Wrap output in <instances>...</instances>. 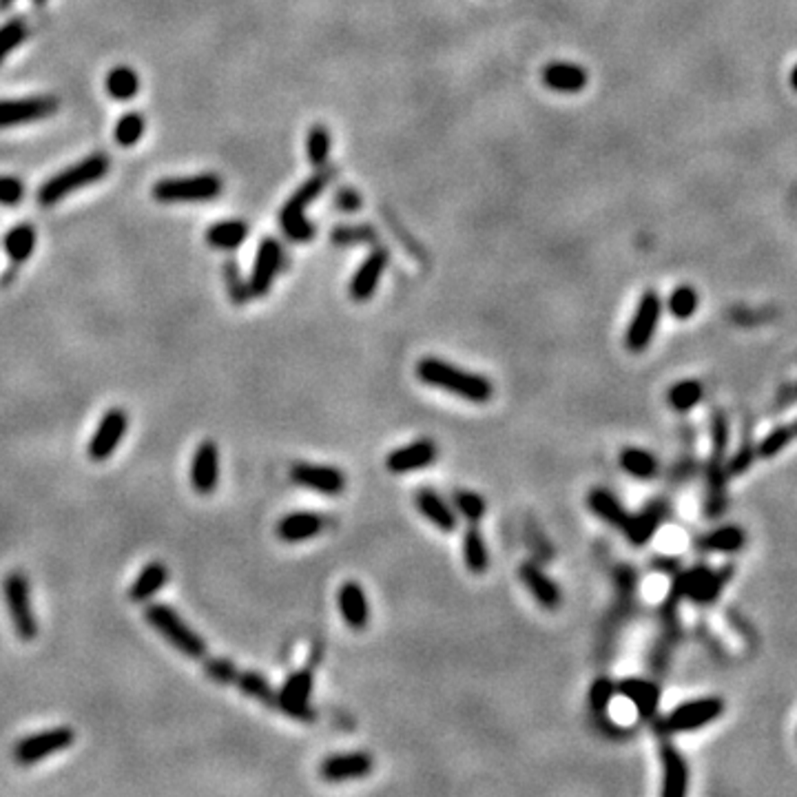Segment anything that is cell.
Returning a JSON list of instances; mask_svg holds the SVG:
<instances>
[{
	"label": "cell",
	"instance_id": "1",
	"mask_svg": "<svg viewBox=\"0 0 797 797\" xmlns=\"http://www.w3.org/2000/svg\"><path fill=\"white\" fill-rule=\"evenodd\" d=\"M416 377L421 383L448 392L469 403H487L495 395V386L487 377L436 357H424L416 363Z\"/></svg>",
	"mask_w": 797,
	"mask_h": 797
},
{
	"label": "cell",
	"instance_id": "2",
	"mask_svg": "<svg viewBox=\"0 0 797 797\" xmlns=\"http://www.w3.org/2000/svg\"><path fill=\"white\" fill-rule=\"evenodd\" d=\"M145 618L151 627L158 631V634H162L187 658L199 661V658L206 656V643L202 640V635L188 627L182 620V616L175 614L171 607L153 602V605H149L145 609Z\"/></svg>",
	"mask_w": 797,
	"mask_h": 797
},
{
	"label": "cell",
	"instance_id": "3",
	"mask_svg": "<svg viewBox=\"0 0 797 797\" xmlns=\"http://www.w3.org/2000/svg\"><path fill=\"white\" fill-rule=\"evenodd\" d=\"M332 175H335V171L332 169L312 175L302 188H297L295 196L284 204L282 213H279V224H282L284 232H286L291 240L295 241L312 240V235H315V226L306 220L303 211H306V206L312 202V199L328 187Z\"/></svg>",
	"mask_w": 797,
	"mask_h": 797
},
{
	"label": "cell",
	"instance_id": "4",
	"mask_svg": "<svg viewBox=\"0 0 797 797\" xmlns=\"http://www.w3.org/2000/svg\"><path fill=\"white\" fill-rule=\"evenodd\" d=\"M109 173V160L104 155H92V158L83 160L71 169L63 171L56 178H51L49 182L42 184L38 199H40L42 206H51V204L65 199L69 193L78 191V188L87 187V184L98 182L104 175Z\"/></svg>",
	"mask_w": 797,
	"mask_h": 797
},
{
	"label": "cell",
	"instance_id": "5",
	"mask_svg": "<svg viewBox=\"0 0 797 797\" xmlns=\"http://www.w3.org/2000/svg\"><path fill=\"white\" fill-rule=\"evenodd\" d=\"M733 565H724L723 569L714 572L706 565H697L694 569L676 574L671 582V591H676L680 598H691L697 605H711L720 594L724 585L733 578Z\"/></svg>",
	"mask_w": 797,
	"mask_h": 797
},
{
	"label": "cell",
	"instance_id": "6",
	"mask_svg": "<svg viewBox=\"0 0 797 797\" xmlns=\"http://www.w3.org/2000/svg\"><path fill=\"white\" fill-rule=\"evenodd\" d=\"M4 591V602H7L9 618H12L13 629H16L18 638L31 643L38 635V620L36 614L31 609L30 600V581L22 572H12L7 574L3 582Z\"/></svg>",
	"mask_w": 797,
	"mask_h": 797
},
{
	"label": "cell",
	"instance_id": "7",
	"mask_svg": "<svg viewBox=\"0 0 797 797\" xmlns=\"http://www.w3.org/2000/svg\"><path fill=\"white\" fill-rule=\"evenodd\" d=\"M724 714V700L718 696L697 697L678 705L661 723L664 733H691L700 731Z\"/></svg>",
	"mask_w": 797,
	"mask_h": 797
},
{
	"label": "cell",
	"instance_id": "8",
	"mask_svg": "<svg viewBox=\"0 0 797 797\" xmlns=\"http://www.w3.org/2000/svg\"><path fill=\"white\" fill-rule=\"evenodd\" d=\"M222 180L217 175H196V178H169L160 180L153 187V197L158 202H206L220 196Z\"/></svg>",
	"mask_w": 797,
	"mask_h": 797
},
{
	"label": "cell",
	"instance_id": "9",
	"mask_svg": "<svg viewBox=\"0 0 797 797\" xmlns=\"http://www.w3.org/2000/svg\"><path fill=\"white\" fill-rule=\"evenodd\" d=\"M74 742L75 733L66 727L40 731V733L27 735L21 742H16V747H13V760L21 764V766H31V764L54 756V753L65 751Z\"/></svg>",
	"mask_w": 797,
	"mask_h": 797
},
{
	"label": "cell",
	"instance_id": "10",
	"mask_svg": "<svg viewBox=\"0 0 797 797\" xmlns=\"http://www.w3.org/2000/svg\"><path fill=\"white\" fill-rule=\"evenodd\" d=\"M661 312H662V299L656 291H647L640 297L638 308H635L634 317L629 321L627 337H625V344L631 353H643L653 339V332H656L658 324H661Z\"/></svg>",
	"mask_w": 797,
	"mask_h": 797
},
{
	"label": "cell",
	"instance_id": "11",
	"mask_svg": "<svg viewBox=\"0 0 797 797\" xmlns=\"http://www.w3.org/2000/svg\"><path fill=\"white\" fill-rule=\"evenodd\" d=\"M127 430H129V415L122 407H111L109 412H104L87 445L89 459L92 461H107L118 450L120 441L125 439Z\"/></svg>",
	"mask_w": 797,
	"mask_h": 797
},
{
	"label": "cell",
	"instance_id": "12",
	"mask_svg": "<svg viewBox=\"0 0 797 797\" xmlns=\"http://www.w3.org/2000/svg\"><path fill=\"white\" fill-rule=\"evenodd\" d=\"M312 694V673L311 669H299L291 673L277 691V709L295 720H312L315 709L311 706Z\"/></svg>",
	"mask_w": 797,
	"mask_h": 797
},
{
	"label": "cell",
	"instance_id": "13",
	"mask_svg": "<svg viewBox=\"0 0 797 797\" xmlns=\"http://www.w3.org/2000/svg\"><path fill=\"white\" fill-rule=\"evenodd\" d=\"M291 481L326 496H337L346 490V474L332 465L295 463L291 468Z\"/></svg>",
	"mask_w": 797,
	"mask_h": 797
},
{
	"label": "cell",
	"instance_id": "14",
	"mask_svg": "<svg viewBox=\"0 0 797 797\" xmlns=\"http://www.w3.org/2000/svg\"><path fill=\"white\" fill-rule=\"evenodd\" d=\"M56 111H58V98L51 96L3 100L0 102V129L42 120V118L54 116Z\"/></svg>",
	"mask_w": 797,
	"mask_h": 797
},
{
	"label": "cell",
	"instance_id": "15",
	"mask_svg": "<svg viewBox=\"0 0 797 797\" xmlns=\"http://www.w3.org/2000/svg\"><path fill=\"white\" fill-rule=\"evenodd\" d=\"M191 486L199 495H213L220 486V450L215 441H202L193 452Z\"/></svg>",
	"mask_w": 797,
	"mask_h": 797
},
{
	"label": "cell",
	"instance_id": "16",
	"mask_svg": "<svg viewBox=\"0 0 797 797\" xmlns=\"http://www.w3.org/2000/svg\"><path fill=\"white\" fill-rule=\"evenodd\" d=\"M436 457H439V448H436L434 441L419 439L392 450V452L386 457V468L390 469L392 474L416 472V469L430 468V465L436 461Z\"/></svg>",
	"mask_w": 797,
	"mask_h": 797
},
{
	"label": "cell",
	"instance_id": "17",
	"mask_svg": "<svg viewBox=\"0 0 797 797\" xmlns=\"http://www.w3.org/2000/svg\"><path fill=\"white\" fill-rule=\"evenodd\" d=\"M282 259H284V253H282V246H279V241L273 240V237H266L262 244H259L258 259H255L253 275H250V282H249L250 295L262 297L270 291L275 275H277L279 268H282Z\"/></svg>",
	"mask_w": 797,
	"mask_h": 797
},
{
	"label": "cell",
	"instance_id": "18",
	"mask_svg": "<svg viewBox=\"0 0 797 797\" xmlns=\"http://www.w3.org/2000/svg\"><path fill=\"white\" fill-rule=\"evenodd\" d=\"M370 771H372V758L363 751L335 753V756L326 758L320 766L321 777L328 782L357 780V777L368 775Z\"/></svg>",
	"mask_w": 797,
	"mask_h": 797
},
{
	"label": "cell",
	"instance_id": "19",
	"mask_svg": "<svg viewBox=\"0 0 797 797\" xmlns=\"http://www.w3.org/2000/svg\"><path fill=\"white\" fill-rule=\"evenodd\" d=\"M337 607H339L341 618H344V623L350 629H365V625L370 620V605L363 587L357 581H348L339 587V591H337Z\"/></svg>",
	"mask_w": 797,
	"mask_h": 797
},
{
	"label": "cell",
	"instance_id": "20",
	"mask_svg": "<svg viewBox=\"0 0 797 797\" xmlns=\"http://www.w3.org/2000/svg\"><path fill=\"white\" fill-rule=\"evenodd\" d=\"M388 250L386 249H374L372 253L365 258V262L359 266V270L355 273L353 282H350V297L355 302H365L377 293L379 282H381V275L388 266Z\"/></svg>",
	"mask_w": 797,
	"mask_h": 797
},
{
	"label": "cell",
	"instance_id": "21",
	"mask_svg": "<svg viewBox=\"0 0 797 797\" xmlns=\"http://www.w3.org/2000/svg\"><path fill=\"white\" fill-rule=\"evenodd\" d=\"M416 510L421 512L425 521H430L436 530H441L443 534H450V531L457 530L459 523V514L439 492L430 490V487H424V490L416 492Z\"/></svg>",
	"mask_w": 797,
	"mask_h": 797
},
{
	"label": "cell",
	"instance_id": "22",
	"mask_svg": "<svg viewBox=\"0 0 797 797\" xmlns=\"http://www.w3.org/2000/svg\"><path fill=\"white\" fill-rule=\"evenodd\" d=\"M519 576L523 581V585L528 587L531 596L539 600V605L543 609H558L563 602V594L558 590L556 582L543 572L536 563H523L519 569Z\"/></svg>",
	"mask_w": 797,
	"mask_h": 797
},
{
	"label": "cell",
	"instance_id": "23",
	"mask_svg": "<svg viewBox=\"0 0 797 797\" xmlns=\"http://www.w3.org/2000/svg\"><path fill=\"white\" fill-rule=\"evenodd\" d=\"M321 530H324V519L315 512H291L279 519L275 534L284 543H303L320 536Z\"/></svg>",
	"mask_w": 797,
	"mask_h": 797
},
{
	"label": "cell",
	"instance_id": "24",
	"mask_svg": "<svg viewBox=\"0 0 797 797\" xmlns=\"http://www.w3.org/2000/svg\"><path fill=\"white\" fill-rule=\"evenodd\" d=\"M662 795L664 797H685L689 789V768L685 758L671 744H662Z\"/></svg>",
	"mask_w": 797,
	"mask_h": 797
},
{
	"label": "cell",
	"instance_id": "25",
	"mask_svg": "<svg viewBox=\"0 0 797 797\" xmlns=\"http://www.w3.org/2000/svg\"><path fill=\"white\" fill-rule=\"evenodd\" d=\"M667 516V505L664 503H652L649 507H644L638 514H629L625 521L623 531L627 536L631 545H644L652 540V536L656 534L661 523Z\"/></svg>",
	"mask_w": 797,
	"mask_h": 797
},
{
	"label": "cell",
	"instance_id": "26",
	"mask_svg": "<svg viewBox=\"0 0 797 797\" xmlns=\"http://www.w3.org/2000/svg\"><path fill=\"white\" fill-rule=\"evenodd\" d=\"M616 694L634 702V706L643 718H652L656 714L658 705H661V687L643 680V678H625L616 685Z\"/></svg>",
	"mask_w": 797,
	"mask_h": 797
},
{
	"label": "cell",
	"instance_id": "27",
	"mask_svg": "<svg viewBox=\"0 0 797 797\" xmlns=\"http://www.w3.org/2000/svg\"><path fill=\"white\" fill-rule=\"evenodd\" d=\"M543 83L556 93H578L587 87L590 75L578 65L552 63L543 69Z\"/></svg>",
	"mask_w": 797,
	"mask_h": 797
},
{
	"label": "cell",
	"instance_id": "28",
	"mask_svg": "<svg viewBox=\"0 0 797 797\" xmlns=\"http://www.w3.org/2000/svg\"><path fill=\"white\" fill-rule=\"evenodd\" d=\"M727 459L711 457L706 468V516L715 519L727 505Z\"/></svg>",
	"mask_w": 797,
	"mask_h": 797
},
{
	"label": "cell",
	"instance_id": "29",
	"mask_svg": "<svg viewBox=\"0 0 797 797\" xmlns=\"http://www.w3.org/2000/svg\"><path fill=\"white\" fill-rule=\"evenodd\" d=\"M587 507L591 510V514H596L598 519L605 521L611 528L623 530L625 521H627L629 512L625 510L623 503L614 496V492L605 490V487H596L587 495Z\"/></svg>",
	"mask_w": 797,
	"mask_h": 797
},
{
	"label": "cell",
	"instance_id": "30",
	"mask_svg": "<svg viewBox=\"0 0 797 797\" xmlns=\"http://www.w3.org/2000/svg\"><path fill=\"white\" fill-rule=\"evenodd\" d=\"M747 545V534L738 525H723V528L706 531L700 540H697V547L702 552H714V554H738L740 549Z\"/></svg>",
	"mask_w": 797,
	"mask_h": 797
},
{
	"label": "cell",
	"instance_id": "31",
	"mask_svg": "<svg viewBox=\"0 0 797 797\" xmlns=\"http://www.w3.org/2000/svg\"><path fill=\"white\" fill-rule=\"evenodd\" d=\"M166 581H169V569H166V565L160 561L149 563L140 574H137V578L129 587V598L133 602L151 600V598L158 594V591L166 585Z\"/></svg>",
	"mask_w": 797,
	"mask_h": 797
},
{
	"label": "cell",
	"instance_id": "32",
	"mask_svg": "<svg viewBox=\"0 0 797 797\" xmlns=\"http://www.w3.org/2000/svg\"><path fill=\"white\" fill-rule=\"evenodd\" d=\"M463 561L472 574H486L490 567V552L478 525L469 523L463 536Z\"/></svg>",
	"mask_w": 797,
	"mask_h": 797
},
{
	"label": "cell",
	"instance_id": "33",
	"mask_svg": "<svg viewBox=\"0 0 797 797\" xmlns=\"http://www.w3.org/2000/svg\"><path fill=\"white\" fill-rule=\"evenodd\" d=\"M620 468L638 481H649L658 474V459L649 450L625 448L618 457Z\"/></svg>",
	"mask_w": 797,
	"mask_h": 797
},
{
	"label": "cell",
	"instance_id": "34",
	"mask_svg": "<svg viewBox=\"0 0 797 797\" xmlns=\"http://www.w3.org/2000/svg\"><path fill=\"white\" fill-rule=\"evenodd\" d=\"M705 397V388L696 379H685V381H678L669 388L667 392V403L669 407H673L676 412H691L697 403Z\"/></svg>",
	"mask_w": 797,
	"mask_h": 797
},
{
	"label": "cell",
	"instance_id": "35",
	"mask_svg": "<svg viewBox=\"0 0 797 797\" xmlns=\"http://www.w3.org/2000/svg\"><path fill=\"white\" fill-rule=\"evenodd\" d=\"M249 235V226L240 220H229V222H220V224L211 226L206 232V241L215 249H237L241 241L246 240Z\"/></svg>",
	"mask_w": 797,
	"mask_h": 797
},
{
	"label": "cell",
	"instance_id": "36",
	"mask_svg": "<svg viewBox=\"0 0 797 797\" xmlns=\"http://www.w3.org/2000/svg\"><path fill=\"white\" fill-rule=\"evenodd\" d=\"M235 685L240 687L241 694L255 697V700L264 702L268 706H277V691H273L270 682L264 676H259L258 671H240Z\"/></svg>",
	"mask_w": 797,
	"mask_h": 797
},
{
	"label": "cell",
	"instance_id": "37",
	"mask_svg": "<svg viewBox=\"0 0 797 797\" xmlns=\"http://www.w3.org/2000/svg\"><path fill=\"white\" fill-rule=\"evenodd\" d=\"M137 89H140V80H137L136 71L129 69V66H116V69L109 71L107 92L111 98L129 100L136 96Z\"/></svg>",
	"mask_w": 797,
	"mask_h": 797
},
{
	"label": "cell",
	"instance_id": "38",
	"mask_svg": "<svg viewBox=\"0 0 797 797\" xmlns=\"http://www.w3.org/2000/svg\"><path fill=\"white\" fill-rule=\"evenodd\" d=\"M33 244H36V232H33L31 226L22 224L16 226L7 237H4V249H7V255L12 258V262L21 264L25 262L27 258L31 255Z\"/></svg>",
	"mask_w": 797,
	"mask_h": 797
},
{
	"label": "cell",
	"instance_id": "39",
	"mask_svg": "<svg viewBox=\"0 0 797 797\" xmlns=\"http://www.w3.org/2000/svg\"><path fill=\"white\" fill-rule=\"evenodd\" d=\"M452 507L457 510V514H461L468 523H474V525L481 523L483 516H486V512H487V505H486V501H483V496L477 495V492H472V490L454 492Z\"/></svg>",
	"mask_w": 797,
	"mask_h": 797
},
{
	"label": "cell",
	"instance_id": "40",
	"mask_svg": "<svg viewBox=\"0 0 797 797\" xmlns=\"http://www.w3.org/2000/svg\"><path fill=\"white\" fill-rule=\"evenodd\" d=\"M795 436H797V421L771 430L766 436H764L760 443H758V457L760 459L777 457L782 450H786V445H789Z\"/></svg>",
	"mask_w": 797,
	"mask_h": 797
},
{
	"label": "cell",
	"instance_id": "41",
	"mask_svg": "<svg viewBox=\"0 0 797 797\" xmlns=\"http://www.w3.org/2000/svg\"><path fill=\"white\" fill-rule=\"evenodd\" d=\"M697 302H700V299H697V293L694 291V288L680 286V288H676L671 295H669L667 308H669V312L676 317V320L685 321V320H689V317L697 311Z\"/></svg>",
	"mask_w": 797,
	"mask_h": 797
},
{
	"label": "cell",
	"instance_id": "42",
	"mask_svg": "<svg viewBox=\"0 0 797 797\" xmlns=\"http://www.w3.org/2000/svg\"><path fill=\"white\" fill-rule=\"evenodd\" d=\"M308 158L312 166H324L330 153V133L324 125H315L308 133Z\"/></svg>",
	"mask_w": 797,
	"mask_h": 797
},
{
	"label": "cell",
	"instance_id": "43",
	"mask_svg": "<svg viewBox=\"0 0 797 797\" xmlns=\"http://www.w3.org/2000/svg\"><path fill=\"white\" fill-rule=\"evenodd\" d=\"M616 696V685L609 680V678H598L594 680L590 689V709L596 718H605L607 709H609V702L611 697Z\"/></svg>",
	"mask_w": 797,
	"mask_h": 797
},
{
	"label": "cell",
	"instance_id": "44",
	"mask_svg": "<svg viewBox=\"0 0 797 797\" xmlns=\"http://www.w3.org/2000/svg\"><path fill=\"white\" fill-rule=\"evenodd\" d=\"M142 136H145V118L137 116V113H129V116L120 118V122L116 127L118 145L133 146Z\"/></svg>",
	"mask_w": 797,
	"mask_h": 797
},
{
	"label": "cell",
	"instance_id": "45",
	"mask_svg": "<svg viewBox=\"0 0 797 797\" xmlns=\"http://www.w3.org/2000/svg\"><path fill=\"white\" fill-rule=\"evenodd\" d=\"M204 673H206L208 680L217 682V685H231V682L237 680L240 671L231 661L226 658H208L204 662Z\"/></svg>",
	"mask_w": 797,
	"mask_h": 797
},
{
	"label": "cell",
	"instance_id": "46",
	"mask_svg": "<svg viewBox=\"0 0 797 797\" xmlns=\"http://www.w3.org/2000/svg\"><path fill=\"white\" fill-rule=\"evenodd\" d=\"M711 441H714V452L711 457L727 459L729 450V421L724 416V412L715 410L714 419H711Z\"/></svg>",
	"mask_w": 797,
	"mask_h": 797
},
{
	"label": "cell",
	"instance_id": "47",
	"mask_svg": "<svg viewBox=\"0 0 797 797\" xmlns=\"http://www.w3.org/2000/svg\"><path fill=\"white\" fill-rule=\"evenodd\" d=\"M224 277L226 284H229V295L235 303H246L250 299V288L249 284L244 282L241 277L240 268H237L235 262H226L224 264Z\"/></svg>",
	"mask_w": 797,
	"mask_h": 797
},
{
	"label": "cell",
	"instance_id": "48",
	"mask_svg": "<svg viewBox=\"0 0 797 797\" xmlns=\"http://www.w3.org/2000/svg\"><path fill=\"white\" fill-rule=\"evenodd\" d=\"M377 240V232L370 226H337L332 231V241L341 246L348 244H359V241H372Z\"/></svg>",
	"mask_w": 797,
	"mask_h": 797
},
{
	"label": "cell",
	"instance_id": "49",
	"mask_svg": "<svg viewBox=\"0 0 797 797\" xmlns=\"http://www.w3.org/2000/svg\"><path fill=\"white\" fill-rule=\"evenodd\" d=\"M25 36H27L25 25L18 21L9 22V25H4L3 30H0V63H3L4 56H7L13 47H18L22 40H25Z\"/></svg>",
	"mask_w": 797,
	"mask_h": 797
},
{
	"label": "cell",
	"instance_id": "50",
	"mask_svg": "<svg viewBox=\"0 0 797 797\" xmlns=\"http://www.w3.org/2000/svg\"><path fill=\"white\" fill-rule=\"evenodd\" d=\"M758 457V450H753V443H751V439H744L742 441V445H740V450L738 452L733 454V459H731L729 461V465H727V472L729 474H742V472H747L749 468H751V463H753V459Z\"/></svg>",
	"mask_w": 797,
	"mask_h": 797
},
{
	"label": "cell",
	"instance_id": "51",
	"mask_svg": "<svg viewBox=\"0 0 797 797\" xmlns=\"http://www.w3.org/2000/svg\"><path fill=\"white\" fill-rule=\"evenodd\" d=\"M22 199V184L16 178H0V204H18Z\"/></svg>",
	"mask_w": 797,
	"mask_h": 797
},
{
	"label": "cell",
	"instance_id": "52",
	"mask_svg": "<svg viewBox=\"0 0 797 797\" xmlns=\"http://www.w3.org/2000/svg\"><path fill=\"white\" fill-rule=\"evenodd\" d=\"M335 204L339 211L355 213L362 208V196H359L357 191H353V188H339V191H337Z\"/></svg>",
	"mask_w": 797,
	"mask_h": 797
},
{
	"label": "cell",
	"instance_id": "53",
	"mask_svg": "<svg viewBox=\"0 0 797 797\" xmlns=\"http://www.w3.org/2000/svg\"><path fill=\"white\" fill-rule=\"evenodd\" d=\"M791 84H793V89L797 92V65L793 66V71H791Z\"/></svg>",
	"mask_w": 797,
	"mask_h": 797
}]
</instances>
